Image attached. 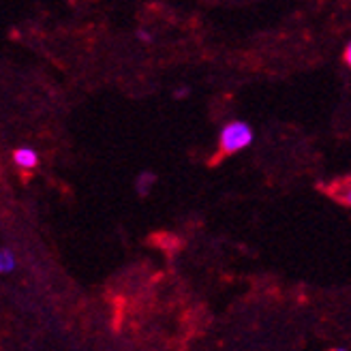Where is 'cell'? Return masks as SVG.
Returning a JSON list of instances; mask_svg holds the SVG:
<instances>
[{"label":"cell","instance_id":"cell-1","mask_svg":"<svg viewBox=\"0 0 351 351\" xmlns=\"http://www.w3.org/2000/svg\"><path fill=\"white\" fill-rule=\"evenodd\" d=\"M253 129L251 125L242 120H234L227 127H223L221 135H219V148L221 154H236L240 150H244L247 146H251L253 142Z\"/></svg>","mask_w":351,"mask_h":351},{"label":"cell","instance_id":"cell-2","mask_svg":"<svg viewBox=\"0 0 351 351\" xmlns=\"http://www.w3.org/2000/svg\"><path fill=\"white\" fill-rule=\"evenodd\" d=\"M322 191L330 199H335L337 204L351 208V173L349 176H341V178H335L332 182L324 184Z\"/></svg>","mask_w":351,"mask_h":351},{"label":"cell","instance_id":"cell-3","mask_svg":"<svg viewBox=\"0 0 351 351\" xmlns=\"http://www.w3.org/2000/svg\"><path fill=\"white\" fill-rule=\"evenodd\" d=\"M13 161H15V165L20 167V169H34V167L39 165V152L34 150V148H28V146L17 148L13 152Z\"/></svg>","mask_w":351,"mask_h":351},{"label":"cell","instance_id":"cell-4","mask_svg":"<svg viewBox=\"0 0 351 351\" xmlns=\"http://www.w3.org/2000/svg\"><path fill=\"white\" fill-rule=\"evenodd\" d=\"M154 184H156V173H152V171H142L137 176V180H135V189H137V193L142 197L148 195Z\"/></svg>","mask_w":351,"mask_h":351},{"label":"cell","instance_id":"cell-5","mask_svg":"<svg viewBox=\"0 0 351 351\" xmlns=\"http://www.w3.org/2000/svg\"><path fill=\"white\" fill-rule=\"evenodd\" d=\"M3 268H5V274L15 270V255L9 249H3Z\"/></svg>","mask_w":351,"mask_h":351},{"label":"cell","instance_id":"cell-6","mask_svg":"<svg viewBox=\"0 0 351 351\" xmlns=\"http://www.w3.org/2000/svg\"><path fill=\"white\" fill-rule=\"evenodd\" d=\"M135 37L139 39V41H144V43H152V32L150 30H146V28H139L137 32H135Z\"/></svg>","mask_w":351,"mask_h":351},{"label":"cell","instance_id":"cell-7","mask_svg":"<svg viewBox=\"0 0 351 351\" xmlns=\"http://www.w3.org/2000/svg\"><path fill=\"white\" fill-rule=\"evenodd\" d=\"M189 93H191V88H189V86H180V88H176L173 99H184V97H189Z\"/></svg>","mask_w":351,"mask_h":351},{"label":"cell","instance_id":"cell-8","mask_svg":"<svg viewBox=\"0 0 351 351\" xmlns=\"http://www.w3.org/2000/svg\"><path fill=\"white\" fill-rule=\"evenodd\" d=\"M345 62L351 66V43L347 45V49H345Z\"/></svg>","mask_w":351,"mask_h":351},{"label":"cell","instance_id":"cell-9","mask_svg":"<svg viewBox=\"0 0 351 351\" xmlns=\"http://www.w3.org/2000/svg\"><path fill=\"white\" fill-rule=\"evenodd\" d=\"M5 272V268H3V251H0V274Z\"/></svg>","mask_w":351,"mask_h":351},{"label":"cell","instance_id":"cell-10","mask_svg":"<svg viewBox=\"0 0 351 351\" xmlns=\"http://www.w3.org/2000/svg\"><path fill=\"white\" fill-rule=\"evenodd\" d=\"M330 351H345V349H330Z\"/></svg>","mask_w":351,"mask_h":351}]
</instances>
